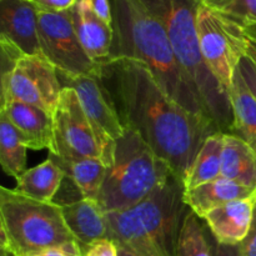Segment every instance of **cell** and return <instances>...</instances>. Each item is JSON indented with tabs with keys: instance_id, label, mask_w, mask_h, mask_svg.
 <instances>
[{
	"instance_id": "6da1fadb",
	"label": "cell",
	"mask_w": 256,
	"mask_h": 256,
	"mask_svg": "<svg viewBox=\"0 0 256 256\" xmlns=\"http://www.w3.org/2000/svg\"><path fill=\"white\" fill-rule=\"evenodd\" d=\"M102 80L124 126L130 128L184 182L202 142L218 130L178 104L142 62L112 56Z\"/></svg>"
},
{
	"instance_id": "7a4b0ae2",
	"label": "cell",
	"mask_w": 256,
	"mask_h": 256,
	"mask_svg": "<svg viewBox=\"0 0 256 256\" xmlns=\"http://www.w3.org/2000/svg\"><path fill=\"white\" fill-rule=\"evenodd\" d=\"M114 18L112 56L144 64L172 100L219 132L178 62L162 22L142 0H110Z\"/></svg>"
},
{
	"instance_id": "3957f363",
	"label": "cell",
	"mask_w": 256,
	"mask_h": 256,
	"mask_svg": "<svg viewBox=\"0 0 256 256\" xmlns=\"http://www.w3.org/2000/svg\"><path fill=\"white\" fill-rule=\"evenodd\" d=\"M178 176L136 206L106 212L108 238L135 256H176L182 222L189 208Z\"/></svg>"
},
{
	"instance_id": "277c9868",
	"label": "cell",
	"mask_w": 256,
	"mask_h": 256,
	"mask_svg": "<svg viewBox=\"0 0 256 256\" xmlns=\"http://www.w3.org/2000/svg\"><path fill=\"white\" fill-rule=\"evenodd\" d=\"M162 22L178 62L219 132H230L232 110L224 92L208 69L198 38L196 18L200 0H142Z\"/></svg>"
},
{
	"instance_id": "5b68a950",
	"label": "cell",
	"mask_w": 256,
	"mask_h": 256,
	"mask_svg": "<svg viewBox=\"0 0 256 256\" xmlns=\"http://www.w3.org/2000/svg\"><path fill=\"white\" fill-rule=\"evenodd\" d=\"M174 175L139 134L125 126L96 202L105 212H125L152 196Z\"/></svg>"
},
{
	"instance_id": "8992f818",
	"label": "cell",
	"mask_w": 256,
	"mask_h": 256,
	"mask_svg": "<svg viewBox=\"0 0 256 256\" xmlns=\"http://www.w3.org/2000/svg\"><path fill=\"white\" fill-rule=\"evenodd\" d=\"M72 242L62 205L0 188V252L30 256Z\"/></svg>"
},
{
	"instance_id": "52a82bcc",
	"label": "cell",
	"mask_w": 256,
	"mask_h": 256,
	"mask_svg": "<svg viewBox=\"0 0 256 256\" xmlns=\"http://www.w3.org/2000/svg\"><path fill=\"white\" fill-rule=\"evenodd\" d=\"M200 52L208 69L229 94L244 54V32L238 22L218 14L202 2L196 18Z\"/></svg>"
},
{
	"instance_id": "ba28073f",
	"label": "cell",
	"mask_w": 256,
	"mask_h": 256,
	"mask_svg": "<svg viewBox=\"0 0 256 256\" xmlns=\"http://www.w3.org/2000/svg\"><path fill=\"white\" fill-rule=\"evenodd\" d=\"M38 25L42 55L58 72L69 76H102V65L86 54L78 38L72 10L52 12L38 5Z\"/></svg>"
},
{
	"instance_id": "9c48e42d",
	"label": "cell",
	"mask_w": 256,
	"mask_h": 256,
	"mask_svg": "<svg viewBox=\"0 0 256 256\" xmlns=\"http://www.w3.org/2000/svg\"><path fill=\"white\" fill-rule=\"evenodd\" d=\"M2 100L14 99L54 114L62 85L56 68L44 55L22 54L6 74L0 76Z\"/></svg>"
},
{
	"instance_id": "30bf717a",
	"label": "cell",
	"mask_w": 256,
	"mask_h": 256,
	"mask_svg": "<svg viewBox=\"0 0 256 256\" xmlns=\"http://www.w3.org/2000/svg\"><path fill=\"white\" fill-rule=\"evenodd\" d=\"M59 79L62 86L76 92L80 104L96 134L102 152V162L109 169L114 162L115 145L124 134L125 126L102 76H69L59 72Z\"/></svg>"
},
{
	"instance_id": "8fae6325",
	"label": "cell",
	"mask_w": 256,
	"mask_h": 256,
	"mask_svg": "<svg viewBox=\"0 0 256 256\" xmlns=\"http://www.w3.org/2000/svg\"><path fill=\"white\" fill-rule=\"evenodd\" d=\"M52 118L54 146L50 154L60 158H92L102 162V152L96 134L74 89L62 86Z\"/></svg>"
},
{
	"instance_id": "7c38bea8",
	"label": "cell",
	"mask_w": 256,
	"mask_h": 256,
	"mask_svg": "<svg viewBox=\"0 0 256 256\" xmlns=\"http://www.w3.org/2000/svg\"><path fill=\"white\" fill-rule=\"evenodd\" d=\"M0 36L26 55H42L35 0H0Z\"/></svg>"
},
{
	"instance_id": "4fadbf2b",
	"label": "cell",
	"mask_w": 256,
	"mask_h": 256,
	"mask_svg": "<svg viewBox=\"0 0 256 256\" xmlns=\"http://www.w3.org/2000/svg\"><path fill=\"white\" fill-rule=\"evenodd\" d=\"M0 112L5 115L16 130L22 144L32 150H50L54 146L52 114L14 99L2 100Z\"/></svg>"
},
{
	"instance_id": "5bb4252c",
	"label": "cell",
	"mask_w": 256,
	"mask_h": 256,
	"mask_svg": "<svg viewBox=\"0 0 256 256\" xmlns=\"http://www.w3.org/2000/svg\"><path fill=\"white\" fill-rule=\"evenodd\" d=\"M256 206V194L222 205L204 216L218 244L239 245L249 232Z\"/></svg>"
},
{
	"instance_id": "9a60e30c",
	"label": "cell",
	"mask_w": 256,
	"mask_h": 256,
	"mask_svg": "<svg viewBox=\"0 0 256 256\" xmlns=\"http://www.w3.org/2000/svg\"><path fill=\"white\" fill-rule=\"evenodd\" d=\"M75 32L86 54L98 64H105L112 58L114 28L102 22L85 0H78L72 8Z\"/></svg>"
},
{
	"instance_id": "2e32d148",
	"label": "cell",
	"mask_w": 256,
	"mask_h": 256,
	"mask_svg": "<svg viewBox=\"0 0 256 256\" xmlns=\"http://www.w3.org/2000/svg\"><path fill=\"white\" fill-rule=\"evenodd\" d=\"M62 216L68 229L82 248V252L95 242L106 239V212L96 200L80 199L62 205Z\"/></svg>"
},
{
	"instance_id": "e0dca14e",
	"label": "cell",
	"mask_w": 256,
	"mask_h": 256,
	"mask_svg": "<svg viewBox=\"0 0 256 256\" xmlns=\"http://www.w3.org/2000/svg\"><path fill=\"white\" fill-rule=\"evenodd\" d=\"M254 194L256 190L220 176L194 189L184 190V202L198 218L204 219L212 210L234 200L246 199Z\"/></svg>"
},
{
	"instance_id": "ac0fdd59",
	"label": "cell",
	"mask_w": 256,
	"mask_h": 256,
	"mask_svg": "<svg viewBox=\"0 0 256 256\" xmlns=\"http://www.w3.org/2000/svg\"><path fill=\"white\" fill-rule=\"evenodd\" d=\"M222 176L256 190V152L254 148L232 132H224Z\"/></svg>"
},
{
	"instance_id": "d6986e66",
	"label": "cell",
	"mask_w": 256,
	"mask_h": 256,
	"mask_svg": "<svg viewBox=\"0 0 256 256\" xmlns=\"http://www.w3.org/2000/svg\"><path fill=\"white\" fill-rule=\"evenodd\" d=\"M49 158L64 172L82 199L98 200L100 189L106 176L108 166L99 159L92 158H60L50 154Z\"/></svg>"
},
{
	"instance_id": "ffe728a7",
	"label": "cell",
	"mask_w": 256,
	"mask_h": 256,
	"mask_svg": "<svg viewBox=\"0 0 256 256\" xmlns=\"http://www.w3.org/2000/svg\"><path fill=\"white\" fill-rule=\"evenodd\" d=\"M65 174L54 162L52 158H48L44 162L26 169L16 178L15 192L40 202H52L59 192Z\"/></svg>"
},
{
	"instance_id": "44dd1931",
	"label": "cell",
	"mask_w": 256,
	"mask_h": 256,
	"mask_svg": "<svg viewBox=\"0 0 256 256\" xmlns=\"http://www.w3.org/2000/svg\"><path fill=\"white\" fill-rule=\"evenodd\" d=\"M232 110L230 132L249 142L256 152V99L245 84L239 69H236L229 90Z\"/></svg>"
},
{
	"instance_id": "7402d4cb",
	"label": "cell",
	"mask_w": 256,
	"mask_h": 256,
	"mask_svg": "<svg viewBox=\"0 0 256 256\" xmlns=\"http://www.w3.org/2000/svg\"><path fill=\"white\" fill-rule=\"evenodd\" d=\"M224 132H218L205 139L185 176L184 189L190 190L222 176Z\"/></svg>"
},
{
	"instance_id": "603a6c76",
	"label": "cell",
	"mask_w": 256,
	"mask_h": 256,
	"mask_svg": "<svg viewBox=\"0 0 256 256\" xmlns=\"http://www.w3.org/2000/svg\"><path fill=\"white\" fill-rule=\"evenodd\" d=\"M26 150L12 122L0 112V164L5 174L16 179L26 170Z\"/></svg>"
},
{
	"instance_id": "cb8c5ba5",
	"label": "cell",
	"mask_w": 256,
	"mask_h": 256,
	"mask_svg": "<svg viewBox=\"0 0 256 256\" xmlns=\"http://www.w3.org/2000/svg\"><path fill=\"white\" fill-rule=\"evenodd\" d=\"M200 218L188 210L182 222L176 256H214V248L210 245Z\"/></svg>"
},
{
	"instance_id": "d4e9b609",
	"label": "cell",
	"mask_w": 256,
	"mask_h": 256,
	"mask_svg": "<svg viewBox=\"0 0 256 256\" xmlns=\"http://www.w3.org/2000/svg\"><path fill=\"white\" fill-rule=\"evenodd\" d=\"M202 2L240 25L256 22V0H206Z\"/></svg>"
},
{
	"instance_id": "484cf974",
	"label": "cell",
	"mask_w": 256,
	"mask_h": 256,
	"mask_svg": "<svg viewBox=\"0 0 256 256\" xmlns=\"http://www.w3.org/2000/svg\"><path fill=\"white\" fill-rule=\"evenodd\" d=\"M84 256H119V252L115 242L106 238L90 245L84 252Z\"/></svg>"
},
{
	"instance_id": "4316f807",
	"label": "cell",
	"mask_w": 256,
	"mask_h": 256,
	"mask_svg": "<svg viewBox=\"0 0 256 256\" xmlns=\"http://www.w3.org/2000/svg\"><path fill=\"white\" fill-rule=\"evenodd\" d=\"M238 69H239L246 86L249 88V90L256 99V65L248 56H242Z\"/></svg>"
},
{
	"instance_id": "83f0119b",
	"label": "cell",
	"mask_w": 256,
	"mask_h": 256,
	"mask_svg": "<svg viewBox=\"0 0 256 256\" xmlns=\"http://www.w3.org/2000/svg\"><path fill=\"white\" fill-rule=\"evenodd\" d=\"M90 9L100 18L109 26L114 28V18H112V9L110 0H85Z\"/></svg>"
},
{
	"instance_id": "f1b7e54d",
	"label": "cell",
	"mask_w": 256,
	"mask_h": 256,
	"mask_svg": "<svg viewBox=\"0 0 256 256\" xmlns=\"http://www.w3.org/2000/svg\"><path fill=\"white\" fill-rule=\"evenodd\" d=\"M239 248L242 256H256V206L252 226L245 239L239 244Z\"/></svg>"
},
{
	"instance_id": "f546056e",
	"label": "cell",
	"mask_w": 256,
	"mask_h": 256,
	"mask_svg": "<svg viewBox=\"0 0 256 256\" xmlns=\"http://www.w3.org/2000/svg\"><path fill=\"white\" fill-rule=\"evenodd\" d=\"M30 256H84V252L78 242H72V244L65 245V246L54 248V249L45 250V252Z\"/></svg>"
},
{
	"instance_id": "4dcf8cb0",
	"label": "cell",
	"mask_w": 256,
	"mask_h": 256,
	"mask_svg": "<svg viewBox=\"0 0 256 256\" xmlns=\"http://www.w3.org/2000/svg\"><path fill=\"white\" fill-rule=\"evenodd\" d=\"M39 6L44 9L52 10V12H65L70 10L78 0H35Z\"/></svg>"
},
{
	"instance_id": "1f68e13d",
	"label": "cell",
	"mask_w": 256,
	"mask_h": 256,
	"mask_svg": "<svg viewBox=\"0 0 256 256\" xmlns=\"http://www.w3.org/2000/svg\"><path fill=\"white\" fill-rule=\"evenodd\" d=\"M214 256H242L239 245H222L215 244Z\"/></svg>"
},
{
	"instance_id": "d6a6232c",
	"label": "cell",
	"mask_w": 256,
	"mask_h": 256,
	"mask_svg": "<svg viewBox=\"0 0 256 256\" xmlns=\"http://www.w3.org/2000/svg\"><path fill=\"white\" fill-rule=\"evenodd\" d=\"M244 32V30H242ZM244 54L256 65V40L248 36L244 32Z\"/></svg>"
},
{
	"instance_id": "836d02e7",
	"label": "cell",
	"mask_w": 256,
	"mask_h": 256,
	"mask_svg": "<svg viewBox=\"0 0 256 256\" xmlns=\"http://www.w3.org/2000/svg\"><path fill=\"white\" fill-rule=\"evenodd\" d=\"M240 26H242V29L244 30V32L248 35V36L256 40V22H254V24L240 25Z\"/></svg>"
},
{
	"instance_id": "e575fe53",
	"label": "cell",
	"mask_w": 256,
	"mask_h": 256,
	"mask_svg": "<svg viewBox=\"0 0 256 256\" xmlns=\"http://www.w3.org/2000/svg\"><path fill=\"white\" fill-rule=\"evenodd\" d=\"M115 244H116V242H115ZM118 252H119V256H135L132 252H129L126 248L122 246V245H118Z\"/></svg>"
},
{
	"instance_id": "d590c367",
	"label": "cell",
	"mask_w": 256,
	"mask_h": 256,
	"mask_svg": "<svg viewBox=\"0 0 256 256\" xmlns=\"http://www.w3.org/2000/svg\"><path fill=\"white\" fill-rule=\"evenodd\" d=\"M0 256H15V255L12 254V252H0Z\"/></svg>"
},
{
	"instance_id": "8d00e7d4",
	"label": "cell",
	"mask_w": 256,
	"mask_h": 256,
	"mask_svg": "<svg viewBox=\"0 0 256 256\" xmlns=\"http://www.w3.org/2000/svg\"><path fill=\"white\" fill-rule=\"evenodd\" d=\"M200 2H206V0H200Z\"/></svg>"
}]
</instances>
